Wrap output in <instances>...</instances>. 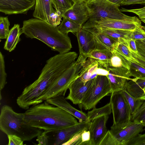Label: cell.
<instances>
[{"instance_id":"obj_21","label":"cell","mask_w":145,"mask_h":145,"mask_svg":"<svg viewBox=\"0 0 145 145\" xmlns=\"http://www.w3.org/2000/svg\"><path fill=\"white\" fill-rule=\"evenodd\" d=\"M124 89L133 96L140 98L145 95V78H131L126 82Z\"/></svg>"},{"instance_id":"obj_3","label":"cell","mask_w":145,"mask_h":145,"mask_svg":"<svg viewBox=\"0 0 145 145\" xmlns=\"http://www.w3.org/2000/svg\"><path fill=\"white\" fill-rule=\"evenodd\" d=\"M21 30L27 38L37 39L60 54L69 52L72 48L68 35L44 20L36 18L24 20Z\"/></svg>"},{"instance_id":"obj_8","label":"cell","mask_w":145,"mask_h":145,"mask_svg":"<svg viewBox=\"0 0 145 145\" xmlns=\"http://www.w3.org/2000/svg\"><path fill=\"white\" fill-rule=\"evenodd\" d=\"M110 103L113 120L111 127L121 128L126 126L131 121L132 114L122 90L112 93Z\"/></svg>"},{"instance_id":"obj_1","label":"cell","mask_w":145,"mask_h":145,"mask_svg":"<svg viewBox=\"0 0 145 145\" xmlns=\"http://www.w3.org/2000/svg\"><path fill=\"white\" fill-rule=\"evenodd\" d=\"M65 61L55 55L47 60L38 78L26 87L16 99L21 108L27 109L35 105L37 100L44 93L49 86L68 68Z\"/></svg>"},{"instance_id":"obj_16","label":"cell","mask_w":145,"mask_h":145,"mask_svg":"<svg viewBox=\"0 0 145 145\" xmlns=\"http://www.w3.org/2000/svg\"><path fill=\"white\" fill-rule=\"evenodd\" d=\"M86 1L80 3H73L63 16L81 25L89 19V15Z\"/></svg>"},{"instance_id":"obj_6","label":"cell","mask_w":145,"mask_h":145,"mask_svg":"<svg viewBox=\"0 0 145 145\" xmlns=\"http://www.w3.org/2000/svg\"><path fill=\"white\" fill-rule=\"evenodd\" d=\"M86 4L89 15V21L101 18L122 20L141 24V20L136 16L126 15L120 11L119 7L107 0L87 1Z\"/></svg>"},{"instance_id":"obj_51","label":"cell","mask_w":145,"mask_h":145,"mask_svg":"<svg viewBox=\"0 0 145 145\" xmlns=\"http://www.w3.org/2000/svg\"><path fill=\"white\" fill-rule=\"evenodd\" d=\"M140 99L145 100V95L140 98Z\"/></svg>"},{"instance_id":"obj_30","label":"cell","mask_w":145,"mask_h":145,"mask_svg":"<svg viewBox=\"0 0 145 145\" xmlns=\"http://www.w3.org/2000/svg\"><path fill=\"white\" fill-rule=\"evenodd\" d=\"M122 91L129 106L132 115L139 108L144 100L133 96L125 89L123 90Z\"/></svg>"},{"instance_id":"obj_12","label":"cell","mask_w":145,"mask_h":145,"mask_svg":"<svg viewBox=\"0 0 145 145\" xmlns=\"http://www.w3.org/2000/svg\"><path fill=\"white\" fill-rule=\"evenodd\" d=\"M108 75L106 76L110 84L111 93L124 89L126 82L131 78L129 70L123 68L109 67Z\"/></svg>"},{"instance_id":"obj_15","label":"cell","mask_w":145,"mask_h":145,"mask_svg":"<svg viewBox=\"0 0 145 145\" xmlns=\"http://www.w3.org/2000/svg\"><path fill=\"white\" fill-rule=\"evenodd\" d=\"M93 80L94 79L90 80L84 84L78 78L69 85L68 88L69 93L66 99L69 100L74 104H80L92 85Z\"/></svg>"},{"instance_id":"obj_33","label":"cell","mask_w":145,"mask_h":145,"mask_svg":"<svg viewBox=\"0 0 145 145\" xmlns=\"http://www.w3.org/2000/svg\"><path fill=\"white\" fill-rule=\"evenodd\" d=\"M131 76L138 78H145V67L135 62H131L129 70Z\"/></svg>"},{"instance_id":"obj_27","label":"cell","mask_w":145,"mask_h":145,"mask_svg":"<svg viewBox=\"0 0 145 145\" xmlns=\"http://www.w3.org/2000/svg\"><path fill=\"white\" fill-rule=\"evenodd\" d=\"M110 67L114 68L123 67L129 70L131 62L114 50L112 51Z\"/></svg>"},{"instance_id":"obj_2","label":"cell","mask_w":145,"mask_h":145,"mask_svg":"<svg viewBox=\"0 0 145 145\" xmlns=\"http://www.w3.org/2000/svg\"><path fill=\"white\" fill-rule=\"evenodd\" d=\"M24 113L25 119L29 125L44 131L62 129L78 122L72 115L46 101L33 105Z\"/></svg>"},{"instance_id":"obj_39","label":"cell","mask_w":145,"mask_h":145,"mask_svg":"<svg viewBox=\"0 0 145 145\" xmlns=\"http://www.w3.org/2000/svg\"><path fill=\"white\" fill-rule=\"evenodd\" d=\"M125 145H145V133L138 134L126 142Z\"/></svg>"},{"instance_id":"obj_52","label":"cell","mask_w":145,"mask_h":145,"mask_svg":"<svg viewBox=\"0 0 145 145\" xmlns=\"http://www.w3.org/2000/svg\"><path fill=\"white\" fill-rule=\"evenodd\" d=\"M140 41L142 42V43H143L144 44H145V39L142 40H141Z\"/></svg>"},{"instance_id":"obj_7","label":"cell","mask_w":145,"mask_h":145,"mask_svg":"<svg viewBox=\"0 0 145 145\" xmlns=\"http://www.w3.org/2000/svg\"><path fill=\"white\" fill-rule=\"evenodd\" d=\"M110 93L111 88L107 77L98 75L94 78L92 85L79 106L86 110L93 108L103 97Z\"/></svg>"},{"instance_id":"obj_19","label":"cell","mask_w":145,"mask_h":145,"mask_svg":"<svg viewBox=\"0 0 145 145\" xmlns=\"http://www.w3.org/2000/svg\"><path fill=\"white\" fill-rule=\"evenodd\" d=\"M82 28L89 31L93 35L96 49H106L112 52L113 50L117 41L95 28Z\"/></svg>"},{"instance_id":"obj_24","label":"cell","mask_w":145,"mask_h":145,"mask_svg":"<svg viewBox=\"0 0 145 145\" xmlns=\"http://www.w3.org/2000/svg\"><path fill=\"white\" fill-rule=\"evenodd\" d=\"M99 67L98 63L94 59L88 57L84 65L83 74L78 78L81 81L85 84L91 80L92 75Z\"/></svg>"},{"instance_id":"obj_43","label":"cell","mask_w":145,"mask_h":145,"mask_svg":"<svg viewBox=\"0 0 145 145\" xmlns=\"http://www.w3.org/2000/svg\"><path fill=\"white\" fill-rule=\"evenodd\" d=\"M8 145H23L24 141L19 137L13 135H7Z\"/></svg>"},{"instance_id":"obj_48","label":"cell","mask_w":145,"mask_h":145,"mask_svg":"<svg viewBox=\"0 0 145 145\" xmlns=\"http://www.w3.org/2000/svg\"><path fill=\"white\" fill-rule=\"evenodd\" d=\"M95 71L97 75H100L106 76L108 75L109 72L108 70L99 67L97 68Z\"/></svg>"},{"instance_id":"obj_47","label":"cell","mask_w":145,"mask_h":145,"mask_svg":"<svg viewBox=\"0 0 145 145\" xmlns=\"http://www.w3.org/2000/svg\"><path fill=\"white\" fill-rule=\"evenodd\" d=\"M136 42V40L130 39L129 41V48L131 51L135 53H138V52Z\"/></svg>"},{"instance_id":"obj_9","label":"cell","mask_w":145,"mask_h":145,"mask_svg":"<svg viewBox=\"0 0 145 145\" xmlns=\"http://www.w3.org/2000/svg\"><path fill=\"white\" fill-rule=\"evenodd\" d=\"M92 121L88 120L62 129L45 131L49 139V145H65L75 135L84 130H89Z\"/></svg>"},{"instance_id":"obj_4","label":"cell","mask_w":145,"mask_h":145,"mask_svg":"<svg viewBox=\"0 0 145 145\" xmlns=\"http://www.w3.org/2000/svg\"><path fill=\"white\" fill-rule=\"evenodd\" d=\"M0 130L7 135H15L23 141H30L41 134L43 130L29 125L25 121L24 113L15 112L9 106L1 109Z\"/></svg>"},{"instance_id":"obj_54","label":"cell","mask_w":145,"mask_h":145,"mask_svg":"<svg viewBox=\"0 0 145 145\" xmlns=\"http://www.w3.org/2000/svg\"><path fill=\"white\" fill-rule=\"evenodd\" d=\"M89 0H88V1H89Z\"/></svg>"},{"instance_id":"obj_10","label":"cell","mask_w":145,"mask_h":145,"mask_svg":"<svg viewBox=\"0 0 145 145\" xmlns=\"http://www.w3.org/2000/svg\"><path fill=\"white\" fill-rule=\"evenodd\" d=\"M141 25V24L122 20L101 18L94 21L88 20L82 28H101L133 31Z\"/></svg>"},{"instance_id":"obj_11","label":"cell","mask_w":145,"mask_h":145,"mask_svg":"<svg viewBox=\"0 0 145 145\" xmlns=\"http://www.w3.org/2000/svg\"><path fill=\"white\" fill-rule=\"evenodd\" d=\"M35 4V0H0V12L8 15L26 14Z\"/></svg>"},{"instance_id":"obj_42","label":"cell","mask_w":145,"mask_h":145,"mask_svg":"<svg viewBox=\"0 0 145 145\" xmlns=\"http://www.w3.org/2000/svg\"><path fill=\"white\" fill-rule=\"evenodd\" d=\"M36 141L38 145H49V137L45 131L37 137Z\"/></svg>"},{"instance_id":"obj_46","label":"cell","mask_w":145,"mask_h":145,"mask_svg":"<svg viewBox=\"0 0 145 145\" xmlns=\"http://www.w3.org/2000/svg\"><path fill=\"white\" fill-rule=\"evenodd\" d=\"M144 3H145V0H125L121 4V5Z\"/></svg>"},{"instance_id":"obj_13","label":"cell","mask_w":145,"mask_h":145,"mask_svg":"<svg viewBox=\"0 0 145 145\" xmlns=\"http://www.w3.org/2000/svg\"><path fill=\"white\" fill-rule=\"evenodd\" d=\"M144 127L142 124L131 121L126 126L121 128L111 127L110 131L115 138L121 144L126 142L144 131Z\"/></svg>"},{"instance_id":"obj_34","label":"cell","mask_w":145,"mask_h":145,"mask_svg":"<svg viewBox=\"0 0 145 145\" xmlns=\"http://www.w3.org/2000/svg\"><path fill=\"white\" fill-rule=\"evenodd\" d=\"M10 22L8 16L0 17V39L7 38L10 31Z\"/></svg>"},{"instance_id":"obj_31","label":"cell","mask_w":145,"mask_h":145,"mask_svg":"<svg viewBox=\"0 0 145 145\" xmlns=\"http://www.w3.org/2000/svg\"><path fill=\"white\" fill-rule=\"evenodd\" d=\"M52 3L53 7L62 16L72 5L68 0H53Z\"/></svg>"},{"instance_id":"obj_32","label":"cell","mask_w":145,"mask_h":145,"mask_svg":"<svg viewBox=\"0 0 145 145\" xmlns=\"http://www.w3.org/2000/svg\"><path fill=\"white\" fill-rule=\"evenodd\" d=\"M131 121L140 124L145 127V100L138 110L132 115Z\"/></svg>"},{"instance_id":"obj_22","label":"cell","mask_w":145,"mask_h":145,"mask_svg":"<svg viewBox=\"0 0 145 145\" xmlns=\"http://www.w3.org/2000/svg\"><path fill=\"white\" fill-rule=\"evenodd\" d=\"M112 52L106 49H95L87 55L88 57L94 59L98 63L99 67L107 69L110 67Z\"/></svg>"},{"instance_id":"obj_26","label":"cell","mask_w":145,"mask_h":145,"mask_svg":"<svg viewBox=\"0 0 145 145\" xmlns=\"http://www.w3.org/2000/svg\"><path fill=\"white\" fill-rule=\"evenodd\" d=\"M60 24L57 26L59 30L62 33L68 35L69 32L75 34L82 26L72 20L64 16Z\"/></svg>"},{"instance_id":"obj_49","label":"cell","mask_w":145,"mask_h":145,"mask_svg":"<svg viewBox=\"0 0 145 145\" xmlns=\"http://www.w3.org/2000/svg\"><path fill=\"white\" fill-rule=\"evenodd\" d=\"M110 2L116 5L118 7L121 5V4L125 0H107Z\"/></svg>"},{"instance_id":"obj_17","label":"cell","mask_w":145,"mask_h":145,"mask_svg":"<svg viewBox=\"0 0 145 145\" xmlns=\"http://www.w3.org/2000/svg\"><path fill=\"white\" fill-rule=\"evenodd\" d=\"M78 43L80 53L87 56L96 49L94 37L88 31L82 28L75 34Z\"/></svg>"},{"instance_id":"obj_38","label":"cell","mask_w":145,"mask_h":145,"mask_svg":"<svg viewBox=\"0 0 145 145\" xmlns=\"http://www.w3.org/2000/svg\"><path fill=\"white\" fill-rule=\"evenodd\" d=\"M62 15L59 12L54 9L49 16V24L57 27L61 24Z\"/></svg>"},{"instance_id":"obj_23","label":"cell","mask_w":145,"mask_h":145,"mask_svg":"<svg viewBox=\"0 0 145 145\" xmlns=\"http://www.w3.org/2000/svg\"><path fill=\"white\" fill-rule=\"evenodd\" d=\"M21 28L18 24H15L10 30L4 44V49L10 52L14 50L21 40L20 36L22 34Z\"/></svg>"},{"instance_id":"obj_36","label":"cell","mask_w":145,"mask_h":145,"mask_svg":"<svg viewBox=\"0 0 145 145\" xmlns=\"http://www.w3.org/2000/svg\"><path fill=\"white\" fill-rule=\"evenodd\" d=\"M99 145H122L111 134L110 130L108 131L100 142Z\"/></svg>"},{"instance_id":"obj_44","label":"cell","mask_w":145,"mask_h":145,"mask_svg":"<svg viewBox=\"0 0 145 145\" xmlns=\"http://www.w3.org/2000/svg\"><path fill=\"white\" fill-rule=\"evenodd\" d=\"M131 51L134 57L135 58L134 62L145 67V57L138 52L135 53Z\"/></svg>"},{"instance_id":"obj_40","label":"cell","mask_w":145,"mask_h":145,"mask_svg":"<svg viewBox=\"0 0 145 145\" xmlns=\"http://www.w3.org/2000/svg\"><path fill=\"white\" fill-rule=\"evenodd\" d=\"M121 12H132L137 15L140 20L145 23V7L140 8L128 9L122 8L120 9Z\"/></svg>"},{"instance_id":"obj_18","label":"cell","mask_w":145,"mask_h":145,"mask_svg":"<svg viewBox=\"0 0 145 145\" xmlns=\"http://www.w3.org/2000/svg\"><path fill=\"white\" fill-rule=\"evenodd\" d=\"M46 101L50 104L59 107L69 113L77 118L79 122L88 120L87 114L72 106L67 101L64 96H59Z\"/></svg>"},{"instance_id":"obj_45","label":"cell","mask_w":145,"mask_h":145,"mask_svg":"<svg viewBox=\"0 0 145 145\" xmlns=\"http://www.w3.org/2000/svg\"><path fill=\"white\" fill-rule=\"evenodd\" d=\"M136 42L138 53L145 57V44L140 40H136Z\"/></svg>"},{"instance_id":"obj_14","label":"cell","mask_w":145,"mask_h":145,"mask_svg":"<svg viewBox=\"0 0 145 145\" xmlns=\"http://www.w3.org/2000/svg\"><path fill=\"white\" fill-rule=\"evenodd\" d=\"M108 115L97 117L92 121L89 129L90 133L89 145H99L108 131L106 123L109 118Z\"/></svg>"},{"instance_id":"obj_37","label":"cell","mask_w":145,"mask_h":145,"mask_svg":"<svg viewBox=\"0 0 145 145\" xmlns=\"http://www.w3.org/2000/svg\"><path fill=\"white\" fill-rule=\"evenodd\" d=\"M131 39L141 41L145 39V26H140L132 32Z\"/></svg>"},{"instance_id":"obj_20","label":"cell","mask_w":145,"mask_h":145,"mask_svg":"<svg viewBox=\"0 0 145 145\" xmlns=\"http://www.w3.org/2000/svg\"><path fill=\"white\" fill-rule=\"evenodd\" d=\"M53 0H35L33 16L49 24V16L54 9Z\"/></svg>"},{"instance_id":"obj_25","label":"cell","mask_w":145,"mask_h":145,"mask_svg":"<svg viewBox=\"0 0 145 145\" xmlns=\"http://www.w3.org/2000/svg\"><path fill=\"white\" fill-rule=\"evenodd\" d=\"M129 39L121 38L116 42L113 50H114L126 58L131 62H135L134 57L130 49Z\"/></svg>"},{"instance_id":"obj_28","label":"cell","mask_w":145,"mask_h":145,"mask_svg":"<svg viewBox=\"0 0 145 145\" xmlns=\"http://www.w3.org/2000/svg\"><path fill=\"white\" fill-rule=\"evenodd\" d=\"M93 28L96 29L99 31L103 33L117 41H118L119 39L121 38L126 39H130L131 35L133 31L101 28Z\"/></svg>"},{"instance_id":"obj_5","label":"cell","mask_w":145,"mask_h":145,"mask_svg":"<svg viewBox=\"0 0 145 145\" xmlns=\"http://www.w3.org/2000/svg\"><path fill=\"white\" fill-rule=\"evenodd\" d=\"M88 58L87 56L80 53L77 59L49 86L35 105L50 99L64 96L70 84L83 74L84 65Z\"/></svg>"},{"instance_id":"obj_35","label":"cell","mask_w":145,"mask_h":145,"mask_svg":"<svg viewBox=\"0 0 145 145\" xmlns=\"http://www.w3.org/2000/svg\"><path fill=\"white\" fill-rule=\"evenodd\" d=\"M7 74L6 72L4 57L2 52H0V91L4 88L7 83Z\"/></svg>"},{"instance_id":"obj_50","label":"cell","mask_w":145,"mask_h":145,"mask_svg":"<svg viewBox=\"0 0 145 145\" xmlns=\"http://www.w3.org/2000/svg\"><path fill=\"white\" fill-rule=\"evenodd\" d=\"M73 3H80L88 0H72Z\"/></svg>"},{"instance_id":"obj_29","label":"cell","mask_w":145,"mask_h":145,"mask_svg":"<svg viewBox=\"0 0 145 145\" xmlns=\"http://www.w3.org/2000/svg\"><path fill=\"white\" fill-rule=\"evenodd\" d=\"M112 112L110 103H108L103 106L96 108L93 107L92 110L87 113L88 120L92 121L95 119L104 115H109Z\"/></svg>"},{"instance_id":"obj_41","label":"cell","mask_w":145,"mask_h":145,"mask_svg":"<svg viewBox=\"0 0 145 145\" xmlns=\"http://www.w3.org/2000/svg\"><path fill=\"white\" fill-rule=\"evenodd\" d=\"M90 133L89 130H84L81 133L78 145H89Z\"/></svg>"},{"instance_id":"obj_53","label":"cell","mask_w":145,"mask_h":145,"mask_svg":"<svg viewBox=\"0 0 145 145\" xmlns=\"http://www.w3.org/2000/svg\"><path fill=\"white\" fill-rule=\"evenodd\" d=\"M73 5V3L72 0H68Z\"/></svg>"}]
</instances>
